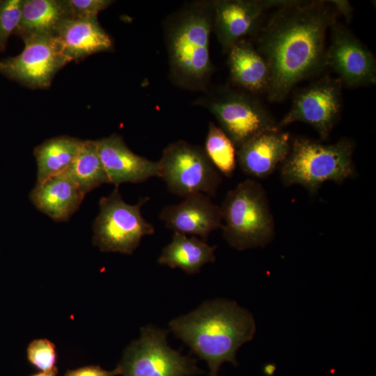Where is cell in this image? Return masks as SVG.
I'll list each match as a JSON object with an SVG mask.
<instances>
[{
	"instance_id": "cell-13",
	"label": "cell",
	"mask_w": 376,
	"mask_h": 376,
	"mask_svg": "<svg viewBox=\"0 0 376 376\" xmlns=\"http://www.w3.org/2000/svg\"><path fill=\"white\" fill-rule=\"evenodd\" d=\"M285 0L212 1L213 29L224 54L239 40L258 29L260 19L269 8H276Z\"/></svg>"
},
{
	"instance_id": "cell-27",
	"label": "cell",
	"mask_w": 376,
	"mask_h": 376,
	"mask_svg": "<svg viewBox=\"0 0 376 376\" xmlns=\"http://www.w3.org/2000/svg\"><path fill=\"white\" fill-rule=\"evenodd\" d=\"M67 18H93L107 8L110 0H61Z\"/></svg>"
},
{
	"instance_id": "cell-8",
	"label": "cell",
	"mask_w": 376,
	"mask_h": 376,
	"mask_svg": "<svg viewBox=\"0 0 376 376\" xmlns=\"http://www.w3.org/2000/svg\"><path fill=\"white\" fill-rule=\"evenodd\" d=\"M157 162L168 190L183 198L196 193L214 196L221 182L204 149L184 140L170 143Z\"/></svg>"
},
{
	"instance_id": "cell-4",
	"label": "cell",
	"mask_w": 376,
	"mask_h": 376,
	"mask_svg": "<svg viewBox=\"0 0 376 376\" xmlns=\"http://www.w3.org/2000/svg\"><path fill=\"white\" fill-rule=\"evenodd\" d=\"M354 150V143L350 139L324 144L304 137L295 138L281 164V182L285 187L301 185L314 195L327 181L341 183L356 175Z\"/></svg>"
},
{
	"instance_id": "cell-22",
	"label": "cell",
	"mask_w": 376,
	"mask_h": 376,
	"mask_svg": "<svg viewBox=\"0 0 376 376\" xmlns=\"http://www.w3.org/2000/svg\"><path fill=\"white\" fill-rule=\"evenodd\" d=\"M83 142L77 138L63 136L47 139L36 147V184L65 173L77 156Z\"/></svg>"
},
{
	"instance_id": "cell-5",
	"label": "cell",
	"mask_w": 376,
	"mask_h": 376,
	"mask_svg": "<svg viewBox=\"0 0 376 376\" xmlns=\"http://www.w3.org/2000/svg\"><path fill=\"white\" fill-rule=\"evenodd\" d=\"M223 237L237 250L264 247L275 235L274 217L266 191L246 179L228 191L220 205Z\"/></svg>"
},
{
	"instance_id": "cell-23",
	"label": "cell",
	"mask_w": 376,
	"mask_h": 376,
	"mask_svg": "<svg viewBox=\"0 0 376 376\" xmlns=\"http://www.w3.org/2000/svg\"><path fill=\"white\" fill-rule=\"evenodd\" d=\"M86 194L109 180L98 155L96 141H84L75 159L65 172Z\"/></svg>"
},
{
	"instance_id": "cell-19",
	"label": "cell",
	"mask_w": 376,
	"mask_h": 376,
	"mask_svg": "<svg viewBox=\"0 0 376 376\" xmlns=\"http://www.w3.org/2000/svg\"><path fill=\"white\" fill-rule=\"evenodd\" d=\"M228 54L233 82L249 93H266L271 79L270 68L255 45L243 38L232 47Z\"/></svg>"
},
{
	"instance_id": "cell-18",
	"label": "cell",
	"mask_w": 376,
	"mask_h": 376,
	"mask_svg": "<svg viewBox=\"0 0 376 376\" xmlns=\"http://www.w3.org/2000/svg\"><path fill=\"white\" fill-rule=\"evenodd\" d=\"M85 194L65 173L36 184L30 194L35 207L56 221H67L79 208Z\"/></svg>"
},
{
	"instance_id": "cell-28",
	"label": "cell",
	"mask_w": 376,
	"mask_h": 376,
	"mask_svg": "<svg viewBox=\"0 0 376 376\" xmlns=\"http://www.w3.org/2000/svg\"><path fill=\"white\" fill-rule=\"evenodd\" d=\"M121 368L118 366L112 370H106L99 366H87L75 370H68L65 376H117L121 374Z\"/></svg>"
},
{
	"instance_id": "cell-9",
	"label": "cell",
	"mask_w": 376,
	"mask_h": 376,
	"mask_svg": "<svg viewBox=\"0 0 376 376\" xmlns=\"http://www.w3.org/2000/svg\"><path fill=\"white\" fill-rule=\"evenodd\" d=\"M168 331L153 326L125 350L119 366L123 376H191L203 373L196 360L182 355L167 343Z\"/></svg>"
},
{
	"instance_id": "cell-11",
	"label": "cell",
	"mask_w": 376,
	"mask_h": 376,
	"mask_svg": "<svg viewBox=\"0 0 376 376\" xmlns=\"http://www.w3.org/2000/svg\"><path fill=\"white\" fill-rule=\"evenodd\" d=\"M23 40L19 54L0 61V72L30 88L48 87L56 73L68 63L56 36H34Z\"/></svg>"
},
{
	"instance_id": "cell-30",
	"label": "cell",
	"mask_w": 376,
	"mask_h": 376,
	"mask_svg": "<svg viewBox=\"0 0 376 376\" xmlns=\"http://www.w3.org/2000/svg\"><path fill=\"white\" fill-rule=\"evenodd\" d=\"M57 373L58 368L55 367L49 371L41 372L37 374L32 375L31 376H56Z\"/></svg>"
},
{
	"instance_id": "cell-6",
	"label": "cell",
	"mask_w": 376,
	"mask_h": 376,
	"mask_svg": "<svg viewBox=\"0 0 376 376\" xmlns=\"http://www.w3.org/2000/svg\"><path fill=\"white\" fill-rule=\"evenodd\" d=\"M194 104L204 107L215 117L236 150L261 133L281 130L264 105L244 91L222 87Z\"/></svg>"
},
{
	"instance_id": "cell-29",
	"label": "cell",
	"mask_w": 376,
	"mask_h": 376,
	"mask_svg": "<svg viewBox=\"0 0 376 376\" xmlns=\"http://www.w3.org/2000/svg\"><path fill=\"white\" fill-rule=\"evenodd\" d=\"M340 15H343L347 20L351 19L352 8L347 1H332Z\"/></svg>"
},
{
	"instance_id": "cell-3",
	"label": "cell",
	"mask_w": 376,
	"mask_h": 376,
	"mask_svg": "<svg viewBox=\"0 0 376 376\" xmlns=\"http://www.w3.org/2000/svg\"><path fill=\"white\" fill-rule=\"evenodd\" d=\"M212 1L189 3L166 20L165 42L169 77L178 87L207 91L214 71L210 55Z\"/></svg>"
},
{
	"instance_id": "cell-1",
	"label": "cell",
	"mask_w": 376,
	"mask_h": 376,
	"mask_svg": "<svg viewBox=\"0 0 376 376\" xmlns=\"http://www.w3.org/2000/svg\"><path fill=\"white\" fill-rule=\"evenodd\" d=\"M339 15L332 1H286L258 28L255 47L270 68V102L283 100L296 84L327 67V33Z\"/></svg>"
},
{
	"instance_id": "cell-10",
	"label": "cell",
	"mask_w": 376,
	"mask_h": 376,
	"mask_svg": "<svg viewBox=\"0 0 376 376\" xmlns=\"http://www.w3.org/2000/svg\"><path fill=\"white\" fill-rule=\"evenodd\" d=\"M342 87L338 77L325 76L302 88L278 123L279 127L302 122L313 127L322 140L327 139L339 118Z\"/></svg>"
},
{
	"instance_id": "cell-14",
	"label": "cell",
	"mask_w": 376,
	"mask_h": 376,
	"mask_svg": "<svg viewBox=\"0 0 376 376\" xmlns=\"http://www.w3.org/2000/svg\"><path fill=\"white\" fill-rule=\"evenodd\" d=\"M159 217L174 233L198 236L205 242L222 226L220 205L203 193L190 194L178 204L165 206Z\"/></svg>"
},
{
	"instance_id": "cell-7",
	"label": "cell",
	"mask_w": 376,
	"mask_h": 376,
	"mask_svg": "<svg viewBox=\"0 0 376 376\" xmlns=\"http://www.w3.org/2000/svg\"><path fill=\"white\" fill-rule=\"evenodd\" d=\"M149 200L145 197L134 205L129 204L124 201L118 187L102 197L100 212L93 225V244L104 252L133 253L144 236L155 233L154 226L141 212Z\"/></svg>"
},
{
	"instance_id": "cell-2",
	"label": "cell",
	"mask_w": 376,
	"mask_h": 376,
	"mask_svg": "<svg viewBox=\"0 0 376 376\" xmlns=\"http://www.w3.org/2000/svg\"><path fill=\"white\" fill-rule=\"evenodd\" d=\"M169 325L175 337L207 362L209 376H218L224 362L236 366L238 349L252 340L256 332L251 313L235 301L224 299L205 301Z\"/></svg>"
},
{
	"instance_id": "cell-17",
	"label": "cell",
	"mask_w": 376,
	"mask_h": 376,
	"mask_svg": "<svg viewBox=\"0 0 376 376\" xmlns=\"http://www.w3.org/2000/svg\"><path fill=\"white\" fill-rule=\"evenodd\" d=\"M54 36L68 63L113 48L112 40L97 17L66 18Z\"/></svg>"
},
{
	"instance_id": "cell-24",
	"label": "cell",
	"mask_w": 376,
	"mask_h": 376,
	"mask_svg": "<svg viewBox=\"0 0 376 376\" xmlns=\"http://www.w3.org/2000/svg\"><path fill=\"white\" fill-rule=\"evenodd\" d=\"M207 157L223 175L233 176L236 165V148L226 133L210 122L203 148Z\"/></svg>"
},
{
	"instance_id": "cell-21",
	"label": "cell",
	"mask_w": 376,
	"mask_h": 376,
	"mask_svg": "<svg viewBox=\"0 0 376 376\" xmlns=\"http://www.w3.org/2000/svg\"><path fill=\"white\" fill-rule=\"evenodd\" d=\"M66 18L61 0H22L20 20L14 33L22 39L55 35Z\"/></svg>"
},
{
	"instance_id": "cell-25",
	"label": "cell",
	"mask_w": 376,
	"mask_h": 376,
	"mask_svg": "<svg viewBox=\"0 0 376 376\" xmlns=\"http://www.w3.org/2000/svg\"><path fill=\"white\" fill-rule=\"evenodd\" d=\"M26 352L29 363L42 372L49 371L56 367V347L49 340L41 338L31 341Z\"/></svg>"
},
{
	"instance_id": "cell-20",
	"label": "cell",
	"mask_w": 376,
	"mask_h": 376,
	"mask_svg": "<svg viewBox=\"0 0 376 376\" xmlns=\"http://www.w3.org/2000/svg\"><path fill=\"white\" fill-rule=\"evenodd\" d=\"M216 248L196 236L173 233L171 242L164 247L157 263L171 268H180L188 274H195L205 264L215 261Z\"/></svg>"
},
{
	"instance_id": "cell-26",
	"label": "cell",
	"mask_w": 376,
	"mask_h": 376,
	"mask_svg": "<svg viewBox=\"0 0 376 376\" xmlns=\"http://www.w3.org/2000/svg\"><path fill=\"white\" fill-rule=\"evenodd\" d=\"M22 1H0V53L5 50L9 37L15 33L19 24Z\"/></svg>"
},
{
	"instance_id": "cell-16",
	"label": "cell",
	"mask_w": 376,
	"mask_h": 376,
	"mask_svg": "<svg viewBox=\"0 0 376 376\" xmlns=\"http://www.w3.org/2000/svg\"><path fill=\"white\" fill-rule=\"evenodd\" d=\"M291 147L290 134L281 130L267 131L251 139L236 151L241 170L253 178L270 175L285 159Z\"/></svg>"
},
{
	"instance_id": "cell-12",
	"label": "cell",
	"mask_w": 376,
	"mask_h": 376,
	"mask_svg": "<svg viewBox=\"0 0 376 376\" xmlns=\"http://www.w3.org/2000/svg\"><path fill=\"white\" fill-rule=\"evenodd\" d=\"M330 31V44L326 50L327 67L337 74L343 85L359 87L375 84L376 63L371 52L338 22Z\"/></svg>"
},
{
	"instance_id": "cell-15",
	"label": "cell",
	"mask_w": 376,
	"mask_h": 376,
	"mask_svg": "<svg viewBox=\"0 0 376 376\" xmlns=\"http://www.w3.org/2000/svg\"><path fill=\"white\" fill-rule=\"evenodd\" d=\"M95 141L109 183L116 187L123 183L143 182L159 177L158 162L132 152L120 135L113 134Z\"/></svg>"
}]
</instances>
